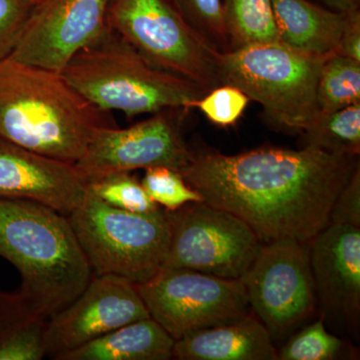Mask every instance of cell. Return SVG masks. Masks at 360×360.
Instances as JSON below:
<instances>
[{
    "label": "cell",
    "mask_w": 360,
    "mask_h": 360,
    "mask_svg": "<svg viewBox=\"0 0 360 360\" xmlns=\"http://www.w3.org/2000/svg\"><path fill=\"white\" fill-rule=\"evenodd\" d=\"M356 156L302 149L260 148L238 155L193 153L180 170L208 205L243 220L262 243L292 238L309 243L329 224Z\"/></svg>",
    "instance_id": "cell-1"
},
{
    "label": "cell",
    "mask_w": 360,
    "mask_h": 360,
    "mask_svg": "<svg viewBox=\"0 0 360 360\" xmlns=\"http://www.w3.org/2000/svg\"><path fill=\"white\" fill-rule=\"evenodd\" d=\"M116 125L60 72L0 59L1 139L75 165L96 130Z\"/></svg>",
    "instance_id": "cell-2"
},
{
    "label": "cell",
    "mask_w": 360,
    "mask_h": 360,
    "mask_svg": "<svg viewBox=\"0 0 360 360\" xmlns=\"http://www.w3.org/2000/svg\"><path fill=\"white\" fill-rule=\"evenodd\" d=\"M0 257L18 269L20 291L49 317L94 276L68 217L33 201L0 198Z\"/></svg>",
    "instance_id": "cell-3"
},
{
    "label": "cell",
    "mask_w": 360,
    "mask_h": 360,
    "mask_svg": "<svg viewBox=\"0 0 360 360\" xmlns=\"http://www.w3.org/2000/svg\"><path fill=\"white\" fill-rule=\"evenodd\" d=\"M110 26V25H108ZM61 75L89 103L129 118L168 110H191L207 90L148 63L110 27L75 54Z\"/></svg>",
    "instance_id": "cell-4"
},
{
    "label": "cell",
    "mask_w": 360,
    "mask_h": 360,
    "mask_svg": "<svg viewBox=\"0 0 360 360\" xmlns=\"http://www.w3.org/2000/svg\"><path fill=\"white\" fill-rule=\"evenodd\" d=\"M324 58L283 44L217 52L221 84L238 87L264 106L274 124L300 134L319 112L316 89Z\"/></svg>",
    "instance_id": "cell-5"
},
{
    "label": "cell",
    "mask_w": 360,
    "mask_h": 360,
    "mask_svg": "<svg viewBox=\"0 0 360 360\" xmlns=\"http://www.w3.org/2000/svg\"><path fill=\"white\" fill-rule=\"evenodd\" d=\"M68 217L94 276L115 274L141 284L165 269L170 226L162 207L151 213L125 212L89 189Z\"/></svg>",
    "instance_id": "cell-6"
},
{
    "label": "cell",
    "mask_w": 360,
    "mask_h": 360,
    "mask_svg": "<svg viewBox=\"0 0 360 360\" xmlns=\"http://www.w3.org/2000/svg\"><path fill=\"white\" fill-rule=\"evenodd\" d=\"M108 23L156 68L207 91L221 85L219 51L189 25L174 0H110Z\"/></svg>",
    "instance_id": "cell-7"
},
{
    "label": "cell",
    "mask_w": 360,
    "mask_h": 360,
    "mask_svg": "<svg viewBox=\"0 0 360 360\" xmlns=\"http://www.w3.org/2000/svg\"><path fill=\"white\" fill-rule=\"evenodd\" d=\"M136 285L151 319L175 341L251 312L241 279L165 267L148 283Z\"/></svg>",
    "instance_id": "cell-8"
},
{
    "label": "cell",
    "mask_w": 360,
    "mask_h": 360,
    "mask_svg": "<svg viewBox=\"0 0 360 360\" xmlns=\"http://www.w3.org/2000/svg\"><path fill=\"white\" fill-rule=\"evenodd\" d=\"M165 212L170 226L165 267L240 279L262 245L243 220L205 201Z\"/></svg>",
    "instance_id": "cell-9"
},
{
    "label": "cell",
    "mask_w": 360,
    "mask_h": 360,
    "mask_svg": "<svg viewBox=\"0 0 360 360\" xmlns=\"http://www.w3.org/2000/svg\"><path fill=\"white\" fill-rule=\"evenodd\" d=\"M240 279L251 312L264 324L274 341L315 314L309 243L283 238L262 243Z\"/></svg>",
    "instance_id": "cell-10"
},
{
    "label": "cell",
    "mask_w": 360,
    "mask_h": 360,
    "mask_svg": "<svg viewBox=\"0 0 360 360\" xmlns=\"http://www.w3.org/2000/svg\"><path fill=\"white\" fill-rule=\"evenodd\" d=\"M179 110L153 113L151 117L120 129L103 127L92 134L84 155L75 167L85 181L115 172H130L155 167L184 169L193 151L182 139Z\"/></svg>",
    "instance_id": "cell-11"
},
{
    "label": "cell",
    "mask_w": 360,
    "mask_h": 360,
    "mask_svg": "<svg viewBox=\"0 0 360 360\" xmlns=\"http://www.w3.org/2000/svg\"><path fill=\"white\" fill-rule=\"evenodd\" d=\"M110 0H41L8 58L63 72L71 58L110 30Z\"/></svg>",
    "instance_id": "cell-12"
},
{
    "label": "cell",
    "mask_w": 360,
    "mask_h": 360,
    "mask_svg": "<svg viewBox=\"0 0 360 360\" xmlns=\"http://www.w3.org/2000/svg\"><path fill=\"white\" fill-rule=\"evenodd\" d=\"M150 317L136 284L115 274L91 277L86 288L49 319L46 354L60 355L125 324Z\"/></svg>",
    "instance_id": "cell-13"
},
{
    "label": "cell",
    "mask_w": 360,
    "mask_h": 360,
    "mask_svg": "<svg viewBox=\"0 0 360 360\" xmlns=\"http://www.w3.org/2000/svg\"><path fill=\"white\" fill-rule=\"evenodd\" d=\"M321 319L359 338L360 227L329 224L309 241Z\"/></svg>",
    "instance_id": "cell-14"
},
{
    "label": "cell",
    "mask_w": 360,
    "mask_h": 360,
    "mask_svg": "<svg viewBox=\"0 0 360 360\" xmlns=\"http://www.w3.org/2000/svg\"><path fill=\"white\" fill-rule=\"evenodd\" d=\"M87 191L89 184L75 165L0 137V198L33 201L68 217Z\"/></svg>",
    "instance_id": "cell-15"
},
{
    "label": "cell",
    "mask_w": 360,
    "mask_h": 360,
    "mask_svg": "<svg viewBox=\"0 0 360 360\" xmlns=\"http://www.w3.org/2000/svg\"><path fill=\"white\" fill-rule=\"evenodd\" d=\"M180 360H276L278 352L264 324L252 312L238 321L200 329L175 341Z\"/></svg>",
    "instance_id": "cell-16"
},
{
    "label": "cell",
    "mask_w": 360,
    "mask_h": 360,
    "mask_svg": "<svg viewBox=\"0 0 360 360\" xmlns=\"http://www.w3.org/2000/svg\"><path fill=\"white\" fill-rule=\"evenodd\" d=\"M281 42L326 58L340 44L348 13L322 8L309 0H271Z\"/></svg>",
    "instance_id": "cell-17"
},
{
    "label": "cell",
    "mask_w": 360,
    "mask_h": 360,
    "mask_svg": "<svg viewBox=\"0 0 360 360\" xmlns=\"http://www.w3.org/2000/svg\"><path fill=\"white\" fill-rule=\"evenodd\" d=\"M175 340L151 317L125 324L58 360H168L174 359Z\"/></svg>",
    "instance_id": "cell-18"
},
{
    "label": "cell",
    "mask_w": 360,
    "mask_h": 360,
    "mask_svg": "<svg viewBox=\"0 0 360 360\" xmlns=\"http://www.w3.org/2000/svg\"><path fill=\"white\" fill-rule=\"evenodd\" d=\"M49 319L20 290H0V360L44 359Z\"/></svg>",
    "instance_id": "cell-19"
},
{
    "label": "cell",
    "mask_w": 360,
    "mask_h": 360,
    "mask_svg": "<svg viewBox=\"0 0 360 360\" xmlns=\"http://www.w3.org/2000/svg\"><path fill=\"white\" fill-rule=\"evenodd\" d=\"M229 49L250 44H283L271 0H224Z\"/></svg>",
    "instance_id": "cell-20"
},
{
    "label": "cell",
    "mask_w": 360,
    "mask_h": 360,
    "mask_svg": "<svg viewBox=\"0 0 360 360\" xmlns=\"http://www.w3.org/2000/svg\"><path fill=\"white\" fill-rule=\"evenodd\" d=\"M302 134L304 146L333 155L359 156L360 103L331 112H319Z\"/></svg>",
    "instance_id": "cell-21"
},
{
    "label": "cell",
    "mask_w": 360,
    "mask_h": 360,
    "mask_svg": "<svg viewBox=\"0 0 360 360\" xmlns=\"http://www.w3.org/2000/svg\"><path fill=\"white\" fill-rule=\"evenodd\" d=\"M319 112H331L360 103V61L329 54L322 63L316 89Z\"/></svg>",
    "instance_id": "cell-22"
},
{
    "label": "cell",
    "mask_w": 360,
    "mask_h": 360,
    "mask_svg": "<svg viewBox=\"0 0 360 360\" xmlns=\"http://www.w3.org/2000/svg\"><path fill=\"white\" fill-rule=\"evenodd\" d=\"M89 189L106 205L134 213H151L160 206L149 198L141 181L130 172H115L89 182Z\"/></svg>",
    "instance_id": "cell-23"
},
{
    "label": "cell",
    "mask_w": 360,
    "mask_h": 360,
    "mask_svg": "<svg viewBox=\"0 0 360 360\" xmlns=\"http://www.w3.org/2000/svg\"><path fill=\"white\" fill-rule=\"evenodd\" d=\"M345 350L343 340L328 333L321 319L293 335L278 352V359L333 360L340 359Z\"/></svg>",
    "instance_id": "cell-24"
},
{
    "label": "cell",
    "mask_w": 360,
    "mask_h": 360,
    "mask_svg": "<svg viewBox=\"0 0 360 360\" xmlns=\"http://www.w3.org/2000/svg\"><path fill=\"white\" fill-rule=\"evenodd\" d=\"M141 184L149 198L165 210H175L189 202L205 201L198 191L186 184L179 170L174 168H148Z\"/></svg>",
    "instance_id": "cell-25"
},
{
    "label": "cell",
    "mask_w": 360,
    "mask_h": 360,
    "mask_svg": "<svg viewBox=\"0 0 360 360\" xmlns=\"http://www.w3.org/2000/svg\"><path fill=\"white\" fill-rule=\"evenodd\" d=\"M175 6L201 37L217 51H229L224 0H174Z\"/></svg>",
    "instance_id": "cell-26"
},
{
    "label": "cell",
    "mask_w": 360,
    "mask_h": 360,
    "mask_svg": "<svg viewBox=\"0 0 360 360\" xmlns=\"http://www.w3.org/2000/svg\"><path fill=\"white\" fill-rule=\"evenodd\" d=\"M250 97L243 90L231 84H221L206 92L205 96L191 103V108H198L213 124L231 127L243 116Z\"/></svg>",
    "instance_id": "cell-27"
},
{
    "label": "cell",
    "mask_w": 360,
    "mask_h": 360,
    "mask_svg": "<svg viewBox=\"0 0 360 360\" xmlns=\"http://www.w3.org/2000/svg\"><path fill=\"white\" fill-rule=\"evenodd\" d=\"M34 6L30 0H0V59L13 51Z\"/></svg>",
    "instance_id": "cell-28"
},
{
    "label": "cell",
    "mask_w": 360,
    "mask_h": 360,
    "mask_svg": "<svg viewBox=\"0 0 360 360\" xmlns=\"http://www.w3.org/2000/svg\"><path fill=\"white\" fill-rule=\"evenodd\" d=\"M329 224L360 227L359 165L336 198L329 215Z\"/></svg>",
    "instance_id": "cell-29"
},
{
    "label": "cell",
    "mask_w": 360,
    "mask_h": 360,
    "mask_svg": "<svg viewBox=\"0 0 360 360\" xmlns=\"http://www.w3.org/2000/svg\"><path fill=\"white\" fill-rule=\"evenodd\" d=\"M335 53L360 61L359 11L348 13L347 25Z\"/></svg>",
    "instance_id": "cell-30"
},
{
    "label": "cell",
    "mask_w": 360,
    "mask_h": 360,
    "mask_svg": "<svg viewBox=\"0 0 360 360\" xmlns=\"http://www.w3.org/2000/svg\"><path fill=\"white\" fill-rule=\"evenodd\" d=\"M333 11L338 13H348L359 11L360 0H319Z\"/></svg>",
    "instance_id": "cell-31"
},
{
    "label": "cell",
    "mask_w": 360,
    "mask_h": 360,
    "mask_svg": "<svg viewBox=\"0 0 360 360\" xmlns=\"http://www.w3.org/2000/svg\"><path fill=\"white\" fill-rule=\"evenodd\" d=\"M30 1H32L33 4H39L41 0H30Z\"/></svg>",
    "instance_id": "cell-32"
}]
</instances>
